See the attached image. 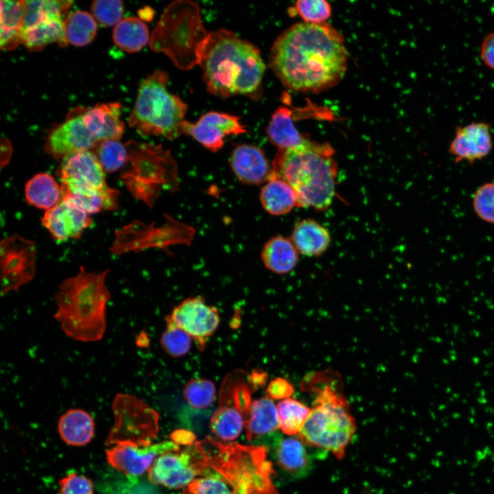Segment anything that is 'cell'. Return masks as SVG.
I'll return each mask as SVG.
<instances>
[{
	"mask_svg": "<svg viewBox=\"0 0 494 494\" xmlns=\"http://www.w3.org/2000/svg\"><path fill=\"white\" fill-rule=\"evenodd\" d=\"M291 240L298 252L308 257H318L329 248L331 235L327 228L312 219L296 223Z\"/></svg>",
	"mask_w": 494,
	"mask_h": 494,
	"instance_id": "obj_22",
	"label": "cell"
},
{
	"mask_svg": "<svg viewBox=\"0 0 494 494\" xmlns=\"http://www.w3.org/2000/svg\"><path fill=\"white\" fill-rule=\"evenodd\" d=\"M62 191L102 189L107 187L104 170L95 152L84 150L64 158L60 169Z\"/></svg>",
	"mask_w": 494,
	"mask_h": 494,
	"instance_id": "obj_13",
	"label": "cell"
},
{
	"mask_svg": "<svg viewBox=\"0 0 494 494\" xmlns=\"http://www.w3.org/2000/svg\"><path fill=\"white\" fill-rule=\"evenodd\" d=\"M309 390L316 394L310 414L297 436L307 445L331 452L338 460L356 431V422L349 405L335 385L318 387L309 379Z\"/></svg>",
	"mask_w": 494,
	"mask_h": 494,
	"instance_id": "obj_6",
	"label": "cell"
},
{
	"mask_svg": "<svg viewBox=\"0 0 494 494\" xmlns=\"http://www.w3.org/2000/svg\"><path fill=\"white\" fill-rule=\"evenodd\" d=\"M99 488L102 494H158L151 482L122 473L106 476L99 482Z\"/></svg>",
	"mask_w": 494,
	"mask_h": 494,
	"instance_id": "obj_36",
	"label": "cell"
},
{
	"mask_svg": "<svg viewBox=\"0 0 494 494\" xmlns=\"http://www.w3.org/2000/svg\"><path fill=\"white\" fill-rule=\"evenodd\" d=\"M42 222L58 241L78 238L91 224L86 212L62 200L45 211Z\"/></svg>",
	"mask_w": 494,
	"mask_h": 494,
	"instance_id": "obj_18",
	"label": "cell"
},
{
	"mask_svg": "<svg viewBox=\"0 0 494 494\" xmlns=\"http://www.w3.org/2000/svg\"><path fill=\"white\" fill-rule=\"evenodd\" d=\"M21 36V44L33 51H40L52 43L62 47L67 45L62 18L46 19L23 32Z\"/></svg>",
	"mask_w": 494,
	"mask_h": 494,
	"instance_id": "obj_29",
	"label": "cell"
},
{
	"mask_svg": "<svg viewBox=\"0 0 494 494\" xmlns=\"http://www.w3.org/2000/svg\"><path fill=\"white\" fill-rule=\"evenodd\" d=\"M97 23L86 11L76 10L64 20V32L67 44L82 47L89 44L97 32Z\"/></svg>",
	"mask_w": 494,
	"mask_h": 494,
	"instance_id": "obj_34",
	"label": "cell"
},
{
	"mask_svg": "<svg viewBox=\"0 0 494 494\" xmlns=\"http://www.w3.org/2000/svg\"><path fill=\"white\" fill-rule=\"evenodd\" d=\"M189 494H233L226 482L217 474L194 479L188 486Z\"/></svg>",
	"mask_w": 494,
	"mask_h": 494,
	"instance_id": "obj_44",
	"label": "cell"
},
{
	"mask_svg": "<svg viewBox=\"0 0 494 494\" xmlns=\"http://www.w3.org/2000/svg\"><path fill=\"white\" fill-rule=\"evenodd\" d=\"M168 74L156 70L143 79L128 124L144 136H161L169 140L182 133L181 124L187 105L167 89Z\"/></svg>",
	"mask_w": 494,
	"mask_h": 494,
	"instance_id": "obj_8",
	"label": "cell"
},
{
	"mask_svg": "<svg viewBox=\"0 0 494 494\" xmlns=\"http://www.w3.org/2000/svg\"><path fill=\"white\" fill-rule=\"evenodd\" d=\"M292 115L289 108L279 106L274 110L266 128L268 139L279 151L296 147L308 139L296 128Z\"/></svg>",
	"mask_w": 494,
	"mask_h": 494,
	"instance_id": "obj_26",
	"label": "cell"
},
{
	"mask_svg": "<svg viewBox=\"0 0 494 494\" xmlns=\"http://www.w3.org/2000/svg\"><path fill=\"white\" fill-rule=\"evenodd\" d=\"M473 208L482 221L494 224V183H486L480 186L473 196Z\"/></svg>",
	"mask_w": 494,
	"mask_h": 494,
	"instance_id": "obj_42",
	"label": "cell"
},
{
	"mask_svg": "<svg viewBox=\"0 0 494 494\" xmlns=\"http://www.w3.org/2000/svg\"><path fill=\"white\" fill-rule=\"evenodd\" d=\"M193 449L200 467L213 470L231 486L233 494H279L264 446L223 443L207 436Z\"/></svg>",
	"mask_w": 494,
	"mask_h": 494,
	"instance_id": "obj_4",
	"label": "cell"
},
{
	"mask_svg": "<svg viewBox=\"0 0 494 494\" xmlns=\"http://www.w3.org/2000/svg\"><path fill=\"white\" fill-rule=\"evenodd\" d=\"M348 57L344 38L333 27L303 22L277 38L268 64L287 89L319 93L340 82Z\"/></svg>",
	"mask_w": 494,
	"mask_h": 494,
	"instance_id": "obj_1",
	"label": "cell"
},
{
	"mask_svg": "<svg viewBox=\"0 0 494 494\" xmlns=\"http://www.w3.org/2000/svg\"><path fill=\"white\" fill-rule=\"evenodd\" d=\"M170 438L178 445H191L196 439L195 435L191 432L183 429L175 430L170 435Z\"/></svg>",
	"mask_w": 494,
	"mask_h": 494,
	"instance_id": "obj_48",
	"label": "cell"
},
{
	"mask_svg": "<svg viewBox=\"0 0 494 494\" xmlns=\"http://www.w3.org/2000/svg\"><path fill=\"white\" fill-rule=\"evenodd\" d=\"M0 49L9 51L21 44L25 1H1Z\"/></svg>",
	"mask_w": 494,
	"mask_h": 494,
	"instance_id": "obj_30",
	"label": "cell"
},
{
	"mask_svg": "<svg viewBox=\"0 0 494 494\" xmlns=\"http://www.w3.org/2000/svg\"><path fill=\"white\" fill-rule=\"evenodd\" d=\"M113 40L121 49L129 52L140 51L150 43V36L145 23L137 17L121 19L113 30Z\"/></svg>",
	"mask_w": 494,
	"mask_h": 494,
	"instance_id": "obj_32",
	"label": "cell"
},
{
	"mask_svg": "<svg viewBox=\"0 0 494 494\" xmlns=\"http://www.w3.org/2000/svg\"><path fill=\"white\" fill-rule=\"evenodd\" d=\"M203 471L197 464L193 449L181 453L167 452L156 458L148 471V480L169 489L188 486Z\"/></svg>",
	"mask_w": 494,
	"mask_h": 494,
	"instance_id": "obj_15",
	"label": "cell"
},
{
	"mask_svg": "<svg viewBox=\"0 0 494 494\" xmlns=\"http://www.w3.org/2000/svg\"><path fill=\"white\" fill-rule=\"evenodd\" d=\"M183 133L192 137L205 148L217 152L224 145V138L228 134L246 132L239 117L224 113L210 111L203 115L196 123L184 120L181 124Z\"/></svg>",
	"mask_w": 494,
	"mask_h": 494,
	"instance_id": "obj_16",
	"label": "cell"
},
{
	"mask_svg": "<svg viewBox=\"0 0 494 494\" xmlns=\"http://www.w3.org/2000/svg\"><path fill=\"white\" fill-rule=\"evenodd\" d=\"M115 425L107 440L109 445L130 444L147 446L158 431L159 415L137 397L118 393L112 405Z\"/></svg>",
	"mask_w": 494,
	"mask_h": 494,
	"instance_id": "obj_9",
	"label": "cell"
},
{
	"mask_svg": "<svg viewBox=\"0 0 494 494\" xmlns=\"http://www.w3.org/2000/svg\"><path fill=\"white\" fill-rule=\"evenodd\" d=\"M261 259L266 268L272 272L287 274L296 267L298 261V251L291 239L277 235L264 244Z\"/></svg>",
	"mask_w": 494,
	"mask_h": 494,
	"instance_id": "obj_27",
	"label": "cell"
},
{
	"mask_svg": "<svg viewBox=\"0 0 494 494\" xmlns=\"http://www.w3.org/2000/svg\"><path fill=\"white\" fill-rule=\"evenodd\" d=\"M58 430L61 438L67 444L82 446L92 440L95 433V423L86 410L73 408L60 417Z\"/></svg>",
	"mask_w": 494,
	"mask_h": 494,
	"instance_id": "obj_25",
	"label": "cell"
},
{
	"mask_svg": "<svg viewBox=\"0 0 494 494\" xmlns=\"http://www.w3.org/2000/svg\"><path fill=\"white\" fill-rule=\"evenodd\" d=\"M220 320L217 309L207 305L200 296L186 298L165 317L166 322L186 332L201 350L217 330Z\"/></svg>",
	"mask_w": 494,
	"mask_h": 494,
	"instance_id": "obj_11",
	"label": "cell"
},
{
	"mask_svg": "<svg viewBox=\"0 0 494 494\" xmlns=\"http://www.w3.org/2000/svg\"><path fill=\"white\" fill-rule=\"evenodd\" d=\"M35 245L19 236L1 242V296L16 291L35 274Z\"/></svg>",
	"mask_w": 494,
	"mask_h": 494,
	"instance_id": "obj_10",
	"label": "cell"
},
{
	"mask_svg": "<svg viewBox=\"0 0 494 494\" xmlns=\"http://www.w3.org/2000/svg\"><path fill=\"white\" fill-rule=\"evenodd\" d=\"M121 105L119 102L97 104L88 108L83 115V121L95 139L119 141L124 130L120 119Z\"/></svg>",
	"mask_w": 494,
	"mask_h": 494,
	"instance_id": "obj_20",
	"label": "cell"
},
{
	"mask_svg": "<svg viewBox=\"0 0 494 494\" xmlns=\"http://www.w3.org/2000/svg\"><path fill=\"white\" fill-rule=\"evenodd\" d=\"M277 408L281 431L287 435H298L311 409L302 402L290 397L279 402Z\"/></svg>",
	"mask_w": 494,
	"mask_h": 494,
	"instance_id": "obj_37",
	"label": "cell"
},
{
	"mask_svg": "<svg viewBox=\"0 0 494 494\" xmlns=\"http://www.w3.org/2000/svg\"><path fill=\"white\" fill-rule=\"evenodd\" d=\"M219 395V407L211 417L210 428L213 434L223 440H233L242 431L244 416L231 392L223 384Z\"/></svg>",
	"mask_w": 494,
	"mask_h": 494,
	"instance_id": "obj_21",
	"label": "cell"
},
{
	"mask_svg": "<svg viewBox=\"0 0 494 494\" xmlns=\"http://www.w3.org/2000/svg\"><path fill=\"white\" fill-rule=\"evenodd\" d=\"M493 148L491 126L484 122H474L458 127L449 152L456 163H474L487 156Z\"/></svg>",
	"mask_w": 494,
	"mask_h": 494,
	"instance_id": "obj_17",
	"label": "cell"
},
{
	"mask_svg": "<svg viewBox=\"0 0 494 494\" xmlns=\"http://www.w3.org/2000/svg\"><path fill=\"white\" fill-rule=\"evenodd\" d=\"M86 109L71 110L66 120L54 127L45 140V152L57 159H64L77 152L95 148L99 143L83 121Z\"/></svg>",
	"mask_w": 494,
	"mask_h": 494,
	"instance_id": "obj_12",
	"label": "cell"
},
{
	"mask_svg": "<svg viewBox=\"0 0 494 494\" xmlns=\"http://www.w3.org/2000/svg\"><path fill=\"white\" fill-rule=\"evenodd\" d=\"M293 386L285 379L277 377L272 380L266 390L267 395L272 399H285L294 393Z\"/></svg>",
	"mask_w": 494,
	"mask_h": 494,
	"instance_id": "obj_46",
	"label": "cell"
},
{
	"mask_svg": "<svg viewBox=\"0 0 494 494\" xmlns=\"http://www.w3.org/2000/svg\"><path fill=\"white\" fill-rule=\"evenodd\" d=\"M327 143L308 139L303 143L277 154L273 171L295 190L298 207L323 211L336 195L337 164Z\"/></svg>",
	"mask_w": 494,
	"mask_h": 494,
	"instance_id": "obj_5",
	"label": "cell"
},
{
	"mask_svg": "<svg viewBox=\"0 0 494 494\" xmlns=\"http://www.w3.org/2000/svg\"><path fill=\"white\" fill-rule=\"evenodd\" d=\"M246 438L249 441L270 434L279 427L277 408L273 399L266 395L252 400L244 419Z\"/></svg>",
	"mask_w": 494,
	"mask_h": 494,
	"instance_id": "obj_24",
	"label": "cell"
},
{
	"mask_svg": "<svg viewBox=\"0 0 494 494\" xmlns=\"http://www.w3.org/2000/svg\"><path fill=\"white\" fill-rule=\"evenodd\" d=\"M119 193L115 189L107 186L97 190L61 191V200L80 208L87 214H93L117 209Z\"/></svg>",
	"mask_w": 494,
	"mask_h": 494,
	"instance_id": "obj_31",
	"label": "cell"
},
{
	"mask_svg": "<svg viewBox=\"0 0 494 494\" xmlns=\"http://www.w3.org/2000/svg\"><path fill=\"white\" fill-rule=\"evenodd\" d=\"M276 439L273 449L277 464L294 475H301L306 472L310 464L306 444L298 436Z\"/></svg>",
	"mask_w": 494,
	"mask_h": 494,
	"instance_id": "obj_28",
	"label": "cell"
},
{
	"mask_svg": "<svg viewBox=\"0 0 494 494\" xmlns=\"http://www.w3.org/2000/svg\"><path fill=\"white\" fill-rule=\"evenodd\" d=\"M260 201L263 209L273 215L287 214L298 207L294 188L274 171L261 190Z\"/></svg>",
	"mask_w": 494,
	"mask_h": 494,
	"instance_id": "obj_23",
	"label": "cell"
},
{
	"mask_svg": "<svg viewBox=\"0 0 494 494\" xmlns=\"http://www.w3.org/2000/svg\"><path fill=\"white\" fill-rule=\"evenodd\" d=\"M59 494H94L92 481L87 477L70 472L59 481Z\"/></svg>",
	"mask_w": 494,
	"mask_h": 494,
	"instance_id": "obj_45",
	"label": "cell"
},
{
	"mask_svg": "<svg viewBox=\"0 0 494 494\" xmlns=\"http://www.w3.org/2000/svg\"><path fill=\"white\" fill-rule=\"evenodd\" d=\"M198 65L211 94L258 98L266 64L259 49L234 32L226 29L210 32L200 50Z\"/></svg>",
	"mask_w": 494,
	"mask_h": 494,
	"instance_id": "obj_2",
	"label": "cell"
},
{
	"mask_svg": "<svg viewBox=\"0 0 494 494\" xmlns=\"http://www.w3.org/2000/svg\"><path fill=\"white\" fill-rule=\"evenodd\" d=\"M178 449L179 445L173 441H163L143 447L119 444L111 446L106 454L108 462L117 472L139 477L149 470L158 456Z\"/></svg>",
	"mask_w": 494,
	"mask_h": 494,
	"instance_id": "obj_14",
	"label": "cell"
},
{
	"mask_svg": "<svg viewBox=\"0 0 494 494\" xmlns=\"http://www.w3.org/2000/svg\"><path fill=\"white\" fill-rule=\"evenodd\" d=\"M183 395L189 405L196 409H204L213 403L216 397V388L210 380L200 378L189 380L183 389Z\"/></svg>",
	"mask_w": 494,
	"mask_h": 494,
	"instance_id": "obj_39",
	"label": "cell"
},
{
	"mask_svg": "<svg viewBox=\"0 0 494 494\" xmlns=\"http://www.w3.org/2000/svg\"><path fill=\"white\" fill-rule=\"evenodd\" d=\"M231 167L237 179L248 185L267 182L273 172L263 150L249 144L239 145L233 150Z\"/></svg>",
	"mask_w": 494,
	"mask_h": 494,
	"instance_id": "obj_19",
	"label": "cell"
},
{
	"mask_svg": "<svg viewBox=\"0 0 494 494\" xmlns=\"http://www.w3.org/2000/svg\"><path fill=\"white\" fill-rule=\"evenodd\" d=\"M296 12L305 23H323L331 16V8L325 0H300L295 3Z\"/></svg>",
	"mask_w": 494,
	"mask_h": 494,
	"instance_id": "obj_43",
	"label": "cell"
},
{
	"mask_svg": "<svg viewBox=\"0 0 494 494\" xmlns=\"http://www.w3.org/2000/svg\"><path fill=\"white\" fill-rule=\"evenodd\" d=\"M209 34L198 5L178 0L164 10L149 44L152 51L164 53L176 67L187 71L198 64L200 50Z\"/></svg>",
	"mask_w": 494,
	"mask_h": 494,
	"instance_id": "obj_7",
	"label": "cell"
},
{
	"mask_svg": "<svg viewBox=\"0 0 494 494\" xmlns=\"http://www.w3.org/2000/svg\"><path fill=\"white\" fill-rule=\"evenodd\" d=\"M94 149L95 154L106 172L119 170L129 159L126 145L117 140L99 141Z\"/></svg>",
	"mask_w": 494,
	"mask_h": 494,
	"instance_id": "obj_38",
	"label": "cell"
},
{
	"mask_svg": "<svg viewBox=\"0 0 494 494\" xmlns=\"http://www.w3.org/2000/svg\"><path fill=\"white\" fill-rule=\"evenodd\" d=\"M91 10L97 23L108 27L115 26L121 20L124 8L121 1L97 0L92 2Z\"/></svg>",
	"mask_w": 494,
	"mask_h": 494,
	"instance_id": "obj_41",
	"label": "cell"
},
{
	"mask_svg": "<svg viewBox=\"0 0 494 494\" xmlns=\"http://www.w3.org/2000/svg\"><path fill=\"white\" fill-rule=\"evenodd\" d=\"M268 375L261 370H254L248 375V381L252 390L263 386L267 381Z\"/></svg>",
	"mask_w": 494,
	"mask_h": 494,
	"instance_id": "obj_49",
	"label": "cell"
},
{
	"mask_svg": "<svg viewBox=\"0 0 494 494\" xmlns=\"http://www.w3.org/2000/svg\"><path fill=\"white\" fill-rule=\"evenodd\" d=\"M108 270L90 272L82 270L58 285L54 300V318L64 333L74 340H100L106 329V305L111 294L105 281Z\"/></svg>",
	"mask_w": 494,
	"mask_h": 494,
	"instance_id": "obj_3",
	"label": "cell"
},
{
	"mask_svg": "<svg viewBox=\"0 0 494 494\" xmlns=\"http://www.w3.org/2000/svg\"><path fill=\"white\" fill-rule=\"evenodd\" d=\"M71 4V1H25L21 35L46 19L62 18Z\"/></svg>",
	"mask_w": 494,
	"mask_h": 494,
	"instance_id": "obj_35",
	"label": "cell"
},
{
	"mask_svg": "<svg viewBox=\"0 0 494 494\" xmlns=\"http://www.w3.org/2000/svg\"><path fill=\"white\" fill-rule=\"evenodd\" d=\"M27 202L37 208L48 210L61 201V189L47 173H39L27 181L25 187Z\"/></svg>",
	"mask_w": 494,
	"mask_h": 494,
	"instance_id": "obj_33",
	"label": "cell"
},
{
	"mask_svg": "<svg viewBox=\"0 0 494 494\" xmlns=\"http://www.w3.org/2000/svg\"><path fill=\"white\" fill-rule=\"evenodd\" d=\"M480 55L484 63L494 70V32L484 37L481 45Z\"/></svg>",
	"mask_w": 494,
	"mask_h": 494,
	"instance_id": "obj_47",
	"label": "cell"
},
{
	"mask_svg": "<svg viewBox=\"0 0 494 494\" xmlns=\"http://www.w3.org/2000/svg\"><path fill=\"white\" fill-rule=\"evenodd\" d=\"M166 323V329L160 338L161 348L172 357L185 355L191 349L193 339L183 330L169 322Z\"/></svg>",
	"mask_w": 494,
	"mask_h": 494,
	"instance_id": "obj_40",
	"label": "cell"
}]
</instances>
